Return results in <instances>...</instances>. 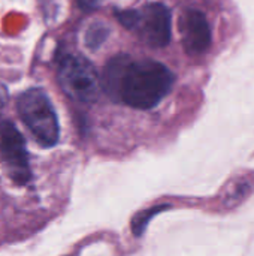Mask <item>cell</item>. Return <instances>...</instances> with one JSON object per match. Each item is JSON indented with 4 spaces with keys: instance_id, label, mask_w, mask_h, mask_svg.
Returning a JSON list of instances; mask_svg holds the SVG:
<instances>
[{
    "instance_id": "1",
    "label": "cell",
    "mask_w": 254,
    "mask_h": 256,
    "mask_svg": "<svg viewBox=\"0 0 254 256\" xmlns=\"http://www.w3.org/2000/svg\"><path fill=\"white\" fill-rule=\"evenodd\" d=\"M174 86V74L156 60H133L127 54L112 57L102 75V88L114 100L136 110L157 106Z\"/></svg>"
},
{
    "instance_id": "2",
    "label": "cell",
    "mask_w": 254,
    "mask_h": 256,
    "mask_svg": "<svg viewBox=\"0 0 254 256\" xmlns=\"http://www.w3.org/2000/svg\"><path fill=\"white\" fill-rule=\"evenodd\" d=\"M117 18L151 48H163L171 40V10L162 3H147L139 9L117 12Z\"/></svg>"
},
{
    "instance_id": "3",
    "label": "cell",
    "mask_w": 254,
    "mask_h": 256,
    "mask_svg": "<svg viewBox=\"0 0 254 256\" xmlns=\"http://www.w3.org/2000/svg\"><path fill=\"white\" fill-rule=\"evenodd\" d=\"M18 112L39 144L45 147L57 144L60 135L58 120L43 90L30 88L24 92L18 99Z\"/></svg>"
},
{
    "instance_id": "4",
    "label": "cell",
    "mask_w": 254,
    "mask_h": 256,
    "mask_svg": "<svg viewBox=\"0 0 254 256\" xmlns=\"http://www.w3.org/2000/svg\"><path fill=\"white\" fill-rule=\"evenodd\" d=\"M58 82L63 92L81 104H93L99 99L102 78L94 66L82 56H66L58 66Z\"/></svg>"
},
{
    "instance_id": "5",
    "label": "cell",
    "mask_w": 254,
    "mask_h": 256,
    "mask_svg": "<svg viewBox=\"0 0 254 256\" xmlns=\"http://www.w3.org/2000/svg\"><path fill=\"white\" fill-rule=\"evenodd\" d=\"M0 156L12 182L25 184L31 178L25 141L10 122H4L0 126Z\"/></svg>"
},
{
    "instance_id": "6",
    "label": "cell",
    "mask_w": 254,
    "mask_h": 256,
    "mask_svg": "<svg viewBox=\"0 0 254 256\" xmlns=\"http://www.w3.org/2000/svg\"><path fill=\"white\" fill-rule=\"evenodd\" d=\"M181 42L187 54H204L211 45V28L205 15L198 9H186L180 16Z\"/></svg>"
},
{
    "instance_id": "7",
    "label": "cell",
    "mask_w": 254,
    "mask_h": 256,
    "mask_svg": "<svg viewBox=\"0 0 254 256\" xmlns=\"http://www.w3.org/2000/svg\"><path fill=\"white\" fill-rule=\"evenodd\" d=\"M108 33H109V28L102 24V22H96L93 26L88 27L87 33H85V44L88 48L94 50V48H99V45L108 38Z\"/></svg>"
},
{
    "instance_id": "8",
    "label": "cell",
    "mask_w": 254,
    "mask_h": 256,
    "mask_svg": "<svg viewBox=\"0 0 254 256\" xmlns=\"http://www.w3.org/2000/svg\"><path fill=\"white\" fill-rule=\"evenodd\" d=\"M6 98H7L6 88L0 84V112H1V110H3V106H4V104H6Z\"/></svg>"
}]
</instances>
